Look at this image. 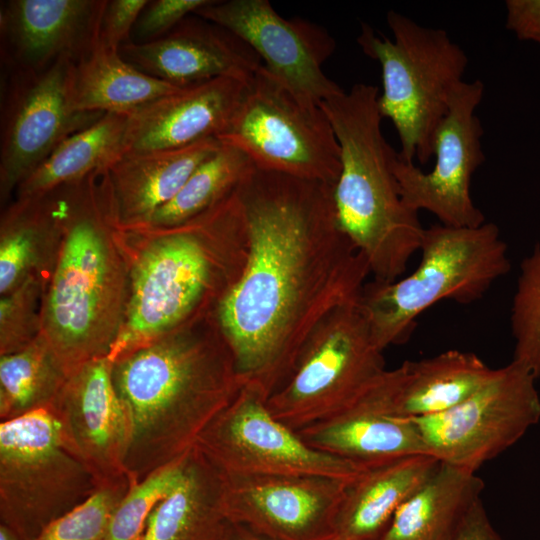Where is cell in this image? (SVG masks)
I'll return each mask as SVG.
<instances>
[{"mask_svg":"<svg viewBox=\"0 0 540 540\" xmlns=\"http://www.w3.org/2000/svg\"><path fill=\"white\" fill-rule=\"evenodd\" d=\"M333 188L255 166L237 188L247 260L216 313L238 374L267 399L313 332L371 276L338 224Z\"/></svg>","mask_w":540,"mask_h":540,"instance_id":"6da1fadb","label":"cell"},{"mask_svg":"<svg viewBox=\"0 0 540 540\" xmlns=\"http://www.w3.org/2000/svg\"><path fill=\"white\" fill-rule=\"evenodd\" d=\"M216 310L112 362L132 484L184 457L245 385Z\"/></svg>","mask_w":540,"mask_h":540,"instance_id":"7a4b0ae2","label":"cell"},{"mask_svg":"<svg viewBox=\"0 0 540 540\" xmlns=\"http://www.w3.org/2000/svg\"><path fill=\"white\" fill-rule=\"evenodd\" d=\"M129 259L125 316L108 359L217 309L241 276L248 234L237 189L178 225L122 228Z\"/></svg>","mask_w":540,"mask_h":540,"instance_id":"3957f363","label":"cell"},{"mask_svg":"<svg viewBox=\"0 0 540 540\" xmlns=\"http://www.w3.org/2000/svg\"><path fill=\"white\" fill-rule=\"evenodd\" d=\"M55 190L63 240L43 297L42 334L69 375L109 356L125 316L129 259L106 170Z\"/></svg>","mask_w":540,"mask_h":540,"instance_id":"277c9868","label":"cell"},{"mask_svg":"<svg viewBox=\"0 0 540 540\" xmlns=\"http://www.w3.org/2000/svg\"><path fill=\"white\" fill-rule=\"evenodd\" d=\"M378 88L357 83L320 103L340 147L333 188L341 230L366 258L371 277L393 282L419 251L424 228L407 207L392 170L396 151L381 130Z\"/></svg>","mask_w":540,"mask_h":540,"instance_id":"5b68a950","label":"cell"},{"mask_svg":"<svg viewBox=\"0 0 540 540\" xmlns=\"http://www.w3.org/2000/svg\"><path fill=\"white\" fill-rule=\"evenodd\" d=\"M417 268L393 282L368 281L359 296L377 345L406 342L416 320L442 300H479L511 268L507 244L494 223L424 228Z\"/></svg>","mask_w":540,"mask_h":540,"instance_id":"8992f818","label":"cell"},{"mask_svg":"<svg viewBox=\"0 0 540 540\" xmlns=\"http://www.w3.org/2000/svg\"><path fill=\"white\" fill-rule=\"evenodd\" d=\"M387 23L393 40L362 23L357 42L381 66L378 109L398 133L399 157L425 165L434 154L435 132L450 97L463 82L468 58L443 29L422 26L393 10L387 13Z\"/></svg>","mask_w":540,"mask_h":540,"instance_id":"52a82bcc","label":"cell"},{"mask_svg":"<svg viewBox=\"0 0 540 540\" xmlns=\"http://www.w3.org/2000/svg\"><path fill=\"white\" fill-rule=\"evenodd\" d=\"M47 409L0 422V524L34 540L96 490Z\"/></svg>","mask_w":540,"mask_h":540,"instance_id":"ba28073f","label":"cell"},{"mask_svg":"<svg viewBox=\"0 0 540 540\" xmlns=\"http://www.w3.org/2000/svg\"><path fill=\"white\" fill-rule=\"evenodd\" d=\"M383 352L358 297L338 307L313 332L267 407L295 432L329 419L387 370Z\"/></svg>","mask_w":540,"mask_h":540,"instance_id":"9c48e42d","label":"cell"},{"mask_svg":"<svg viewBox=\"0 0 540 540\" xmlns=\"http://www.w3.org/2000/svg\"><path fill=\"white\" fill-rule=\"evenodd\" d=\"M217 140L244 152L258 169L333 186L340 175V147L320 105L301 100L263 64Z\"/></svg>","mask_w":540,"mask_h":540,"instance_id":"30bf717a","label":"cell"},{"mask_svg":"<svg viewBox=\"0 0 540 540\" xmlns=\"http://www.w3.org/2000/svg\"><path fill=\"white\" fill-rule=\"evenodd\" d=\"M194 446L226 480L317 476L351 481L372 467L308 445L271 414L267 398L248 384Z\"/></svg>","mask_w":540,"mask_h":540,"instance_id":"8fae6325","label":"cell"},{"mask_svg":"<svg viewBox=\"0 0 540 540\" xmlns=\"http://www.w3.org/2000/svg\"><path fill=\"white\" fill-rule=\"evenodd\" d=\"M536 378L527 367L512 360L453 408L411 420L430 455L476 473L540 420Z\"/></svg>","mask_w":540,"mask_h":540,"instance_id":"7c38bea8","label":"cell"},{"mask_svg":"<svg viewBox=\"0 0 540 540\" xmlns=\"http://www.w3.org/2000/svg\"><path fill=\"white\" fill-rule=\"evenodd\" d=\"M74 60L63 57L39 72H10L1 113L0 203L69 136L98 120L70 101Z\"/></svg>","mask_w":540,"mask_h":540,"instance_id":"4fadbf2b","label":"cell"},{"mask_svg":"<svg viewBox=\"0 0 540 540\" xmlns=\"http://www.w3.org/2000/svg\"><path fill=\"white\" fill-rule=\"evenodd\" d=\"M482 81L461 82L453 91L448 111L434 138V168L423 172L414 163L393 157L392 170L404 204L419 212L434 214L443 225L477 227L485 223L474 204L471 179L484 162L483 128L475 114L483 97Z\"/></svg>","mask_w":540,"mask_h":540,"instance_id":"5bb4252c","label":"cell"},{"mask_svg":"<svg viewBox=\"0 0 540 540\" xmlns=\"http://www.w3.org/2000/svg\"><path fill=\"white\" fill-rule=\"evenodd\" d=\"M194 14L247 43L264 68L301 100L320 105L343 91L322 70L336 47L324 27L283 18L268 0H212Z\"/></svg>","mask_w":540,"mask_h":540,"instance_id":"9a60e30c","label":"cell"},{"mask_svg":"<svg viewBox=\"0 0 540 540\" xmlns=\"http://www.w3.org/2000/svg\"><path fill=\"white\" fill-rule=\"evenodd\" d=\"M67 448L86 466L97 488L132 484L127 468L128 426L108 357L69 373L48 408Z\"/></svg>","mask_w":540,"mask_h":540,"instance_id":"2e32d148","label":"cell"},{"mask_svg":"<svg viewBox=\"0 0 540 540\" xmlns=\"http://www.w3.org/2000/svg\"><path fill=\"white\" fill-rule=\"evenodd\" d=\"M351 481L317 476L226 480L224 508L232 523L272 540H333Z\"/></svg>","mask_w":540,"mask_h":540,"instance_id":"e0dca14e","label":"cell"},{"mask_svg":"<svg viewBox=\"0 0 540 540\" xmlns=\"http://www.w3.org/2000/svg\"><path fill=\"white\" fill-rule=\"evenodd\" d=\"M106 0H8L0 5L1 56L10 72L75 62L99 39Z\"/></svg>","mask_w":540,"mask_h":540,"instance_id":"ac0fdd59","label":"cell"},{"mask_svg":"<svg viewBox=\"0 0 540 540\" xmlns=\"http://www.w3.org/2000/svg\"><path fill=\"white\" fill-rule=\"evenodd\" d=\"M119 52L140 71L181 88L220 77L249 80L262 66L242 39L195 14L160 38L129 41Z\"/></svg>","mask_w":540,"mask_h":540,"instance_id":"d6986e66","label":"cell"},{"mask_svg":"<svg viewBox=\"0 0 540 540\" xmlns=\"http://www.w3.org/2000/svg\"><path fill=\"white\" fill-rule=\"evenodd\" d=\"M249 80L215 78L138 107L128 114L125 154L217 139L229 125Z\"/></svg>","mask_w":540,"mask_h":540,"instance_id":"ffe728a7","label":"cell"},{"mask_svg":"<svg viewBox=\"0 0 540 540\" xmlns=\"http://www.w3.org/2000/svg\"><path fill=\"white\" fill-rule=\"evenodd\" d=\"M496 373L476 354L459 350L405 361L384 374L377 409L404 419L435 415L463 402Z\"/></svg>","mask_w":540,"mask_h":540,"instance_id":"44dd1931","label":"cell"},{"mask_svg":"<svg viewBox=\"0 0 540 540\" xmlns=\"http://www.w3.org/2000/svg\"><path fill=\"white\" fill-rule=\"evenodd\" d=\"M220 145L212 138L182 148L127 153L115 161L106 175L120 227L146 223Z\"/></svg>","mask_w":540,"mask_h":540,"instance_id":"7402d4cb","label":"cell"},{"mask_svg":"<svg viewBox=\"0 0 540 540\" xmlns=\"http://www.w3.org/2000/svg\"><path fill=\"white\" fill-rule=\"evenodd\" d=\"M225 488V478L194 446L179 482L153 509L140 540H224L231 526Z\"/></svg>","mask_w":540,"mask_h":540,"instance_id":"603a6c76","label":"cell"},{"mask_svg":"<svg viewBox=\"0 0 540 540\" xmlns=\"http://www.w3.org/2000/svg\"><path fill=\"white\" fill-rule=\"evenodd\" d=\"M63 240L57 191L13 199L0 218V296L31 277L48 284Z\"/></svg>","mask_w":540,"mask_h":540,"instance_id":"cb8c5ba5","label":"cell"},{"mask_svg":"<svg viewBox=\"0 0 540 540\" xmlns=\"http://www.w3.org/2000/svg\"><path fill=\"white\" fill-rule=\"evenodd\" d=\"M297 433L317 450L368 466L429 454L411 419L381 414L358 401Z\"/></svg>","mask_w":540,"mask_h":540,"instance_id":"d4e9b609","label":"cell"},{"mask_svg":"<svg viewBox=\"0 0 540 540\" xmlns=\"http://www.w3.org/2000/svg\"><path fill=\"white\" fill-rule=\"evenodd\" d=\"M439 463L420 454L367 469L347 486L333 540H380L397 509Z\"/></svg>","mask_w":540,"mask_h":540,"instance_id":"484cf974","label":"cell"},{"mask_svg":"<svg viewBox=\"0 0 540 540\" xmlns=\"http://www.w3.org/2000/svg\"><path fill=\"white\" fill-rule=\"evenodd\" d=\"M483 487L475 472L440 462L397 509L380 540H451Z\"/></svg>","mask_w":540,"mask_h":540,"instance_id":"4316f807","label":"cell"},{"mask_svg":"<svg viewBox=\"0 0 540 540\" xmlns=\"http://www.w3.org/2000/svg\"><path fill=\"white\" fill-rule=\"evenodd\" d=\"M180 89L140 71L98 39L90 52L73 64L70 101L76 112L129 114Z\"/></svg>","mask_w":540,"mask_h":540,"instance_id":"83f0119b","label":"cell"},{"mask_svg":"<svg viewBox=\"0 0 540 540\" xmlns=\"http://www.w3.org/2000/svg\"><path fill=\"white\" fill-rule=\"evenodd\" d=\"M127 119L105 113L69 136L18 186L14 199L42 196L107 170L125 154Z\"/></svg>","mask_w":540,"mask_h":540,"instance_id":"f1b7e54d","label":"cell"},{"mask_svg":"<svg viewBox=\"0 0 540 540\" xmlns=\"http://www.w3.org/2000/svg\"><path fill=\"white\" fill-rule=\"evenodd\" d=\"M67 372L41 334L20 351L0 355V420L49 408Z\"/></svg>","mask_w":540,"mask_h":540,"instance_id":"f546056e","label":"cell"},{"mask_svg":"<svg viewBox=\"0 0 540 540\" xmlns=\"http://www.w3.org/2000/svg\"><path fill=\"white\" fill-rule=\"evenodd\" d=\"M253 167L244 152L221 143L196 168L172 200L146 223L137 226L170 227L206 212L230 196Z\"/></svg>","mask_w":540,"mask_h":540,"instance_id":"4dcf8cb0","label":"cell"},{"mask_svg":"<svg viewBox=\"0 0 540 540\" xmlns=\"http://www.w3.org/2000/svg\"><path fill=\"white\" fill-rule=\"evenodd\" d=\"M513 361L540 376V242L520 265L511 307Z\"/></svg>","mask_w":540,"mask_h":540,"instance_id":"1f68e13d","label":"cell"},{"mask_svg":"<svg viewBox=\"0 0 540 540\" xmlns=\"http://www.w3.org/2000/svg\"><path fill=\"white\" fill-rule=\"evenodd\" d=\"M185 456L129 488L115 509L103 540H140L153 509L179 482Z\"/></svg>","mask_w":540,"mask_h":540,"instance_id":"d6a6232c","label":"cell"},{"mask_svg":"<svg viewBox=\"0 0 540 540\" xmlns=\"http://www.w3.org/2000/svg\"><path fill=\"white\" fill-rule=\"evenodd\" d=\"M47 283L31 277L0 296V355L30 345L42 334V304Z\"/></svg>","mask_w":540,"mask_h":540,"instance_id":"836d02e7","label":"cell"},{"mask_svg":"<svg viewBox=\"0 0 540 540\" xmlns=\"http://www.w3.org/2000/svg\"><path fill=\"white\" fill-rule=\"evenodd\" d=\"M130 487L131 484H122L97 489L34 540H103L115 509Z\"/></svg>","mask_w":540,"mask_h":540,"instance_id":"e575fe53","label":"cell"},{"mask_svg":"<svg viewBox=\"0 0 540 540\" xmlns=\"http://www.w3.org/2000/svg\"><path fill=\"white\" fill-rule=\"evenodd\" d=\"M212 0H154L149 1L140 14L133 32L135 43L156 40L176 27Z\"/></svg>","mask_w":540,"mask_h":540,"instance_id":"d590c367","label":"cell"},{"mask_svg":"<svg viewBox=\"0 0 540 540\" xmlns=\"http://www.w3.org/2000/svg\"><path fill=\"white\" fill-rule=\"evenodd\" d=\"M147 0H106L103 9L99 41L107 48L117 50L129 42L130 34Z\"/></svg>","mask_w":540,"mask_h":540,"instance_id":"8d00e7d4","label":"cell"},{"mask_svg":"<svg viewBox=\"0 0 540 540\" xmlns=\"http://www.w3.org/2000/svg\"><path fill=\"white\" fill-rule=\"evenodd\" d=\"M506 28L519 40L540 45V0H507Z\"/></svg>","mask_w":540,"mask_h":540,"instance_id":"74e56055","label":"cell"},{"mask_svg":"<svg viewBox=\"0 0 540 540\" xmlns=\"http://www.w3.org/2000/svg\"><path fill=\"white\" fill-rule=\"evenodd\" d=\"M451 540H503L493 527L481 498L469 508Z\"/></svg>","mask_w":540,"mask_h":540,"instance_id":"f35d334b","label":"cell"},{"mask_svg":"<svg viewBox=\"0 0 540 540\" xmlns=\"http://www.w3.org/2000/svg\"><path fill=\"white\" fill-rule=\"evenodd\" d=\"M224 540H272L245 526L232 523Z\"/></svg>","mask_w":540,"mask_h":540,"instance_id":"ab89813d","label":"cell"},{"mask_svg":"<svg viewBox=\"0 0 540 540\" xmlns=\"http://www.w3.org/2000/svg\"><path fill=\"white\" fill-rule=\"evenodd\" d=\"M0 540H20L7 526L0 524Z\"/></svg>","mask_w":540,"mask_h":540,"instance_id":"60d3db41","label":"cell"}]
</instances>
